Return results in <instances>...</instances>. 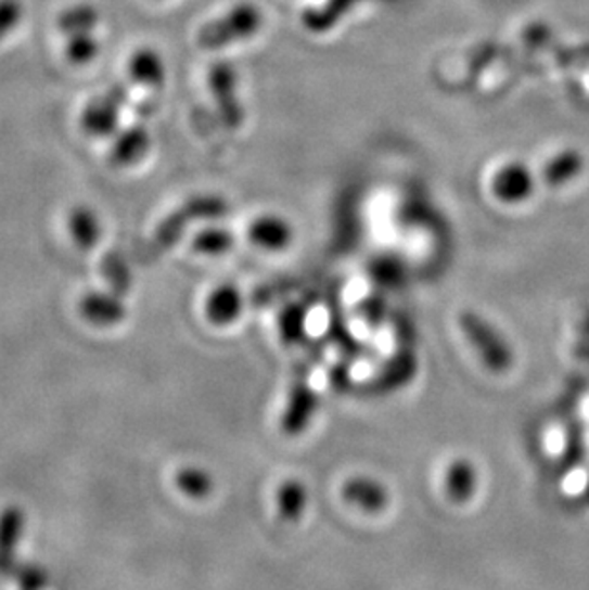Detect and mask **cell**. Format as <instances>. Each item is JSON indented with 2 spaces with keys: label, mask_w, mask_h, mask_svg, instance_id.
<instances>
[{
  "label": "cell",
  "mask_w": 589,
  "mask_h": 590,
  "mask_svg": "<svg viewBox=\"0 0 589 590\" xmlns=\"http://www.w3.org/2000/svg\"><path fill=\"white\" fill-rule=\"evenodd\" d=\"M343 497L348 503L368 512H380L387 504V491L380 482L366 476H356L348 479L343 486Z\"/></svg>",
  "instance_id": "cell-12"
},
{
  "label": "cell",
  "mask_w": 589,
  "mask_h": 590,
  "mask_svg": "<svg viewBox=\"0 0 589 590\" xmlns=\"http://www.w3.org/2000/svg\"><path fill=\"white\" fill-rule=\"evenodd\" d=\"M100 56V40L94 33L73 35L65 39V57L73 65H89Z\"/></svg>",
  "instance_id": "cell-20"
},
{
  "label": "cell",
  "mask_w": 589,
  "mask_h": 590,
  "mask_svg": "<svg viewBox=\"0 0 589 590\" xmlns=\"http://www.w3.org/2000/svg\"><path fill=\"white\" fill-rule=\"evenodd\" d=\"M460 325L463 333L478 351V356L485 361L486 368L492 371H503L509 365V350L496 329L476 316L475 311H463L460 316Z\"/></svg>",
  "instance_id": "cell-4"
},
{
  "label": "cell",
  "mask_w": 589,
  "mask_h": 590,
  "mask_svg": "<svg viewBox=\"0 0 589 590\" xmlns=\"http://www.w3.org/2000/svg\"><path fill=\"white\" fill-rule=\"evenodd\" d=\"M534 180L530 170L521 163H508L494 175V197L503 203H521L533 192Z\"/></svg>",
  "instance_id": "cell-9"
},
{
  "label": "cell",
  "mask_w": 589,
  "mask_h": 590,
  "mask_svg": "<svg viewBox=\"0 0 589 590\" xmlns=\"http://www.w3.org/2000/svg\"><path fill=\"white\" fill-rule=\"evenodd\" d=\"M243 298L240 288L234 285H220L210 293L205 304V313L215 325H228L240 318Z\"/></svg>",
  "instance_id": "cell-13"
},
{
  "label": "cell",
  "mask_w": 589,
  "mask_h": 590,
  "mask_svg": "<svg viewBox=\"0 0 589 590\" xmlns=\"http://www.w3.org/2000/svg\"><path fill=\"white\" fill-rule=\"evenodd\" d=\"M25 512L10 504L0 512V577H14L17 566V547L24 539Z\"/></svg>",
  "instance_id": "cell-6"
},
{
  "label": "cell",
  "mask_w": 589,
  "mask_h": 590,
  "mask_svg": "<svg viewBox=\"0 0 589 590\" xmlns=\"http://www.w3.org/2000/svg\"><path fill=\"white\" fill-rule=\"evenodd\" d=\"M69 232L77 247L89 248L97 247L98 241L102 238V226L94 210L89 207H75L69 215Z\"/></svg>",
  "instance_id": "cell-17"
},
{
  "label": "cell",
  "mask_w": 589,
  "mask_h": 590,
  "mask_svg": "<svg viewBox=\"0 0 589 590\" xmlns=\"http://www.w3.org/2000/svg\"><path fill=\"white\" fill-rule=\"evenodd\" d=\"M14 579L22 589L27 590L42 589L49 585V574L41 566H35V564L17 566Z\"/></svg>",
  "instance_id": "cell-24"
},
{
  "label": "cell",
  "mask_w": 589,
  "mask_h": 590,
  "mask_svg": "<svg viewBox=\"0 0 589 590\" xmlns=\"http://www.w3.org/2000/svg\"><path fill=\"white\" fill-rule=\"evenodd\" d=\"M152 150V134L144 125H132L114 136L110 150V163L117 168L135 167L148 157Z\"/></svg>",
  "instance_id": "cell-8"
},
{
  "label": "cell",
  "mask_w": 589,
  "mask_h": 590,
  "mask_svg": "<svg viewBox=\"0 0 589 590\" xmlns=\"http://www.w3.org/2000/svg\"><path fill=\"white\" fill-rule=\"evenodd\" d=\"M445 487L446 493L453 501L463 503L469 501V497L475 493L476 489V471L473 464L465 461V459H458L453 461L445 474Z\"/></svg>",
  "instance_id": "cell-16"
},
{
  "label": "cell",
  "mask_w": 589,
  "mask_h": 590,
  "mask_svg": "<svg viewBox=\"0 0 589 590\" xmlns=\"http://www.w3.org/2000/svg\"><path fill=\"white\" fill-rule=\"evenodd\" d=\"M210 94L215 98L220 117L228 127H240L243 120V107L238 97V75L228 64L210 67Z\"/></svg>",
  "instance_id": "cell-5"
},
{
  "label": "cell",
  "mask_w": 589,
  "mask_h": 590,
  "mask_svg": "<svg viewBox=\"0 0 589 590\" xmlns=\"http://www.w3.org/2000/svg\"><path fill=\"white\" fill-rule=\"evenodd\" d=\"M100 271H102V278L107 281L110 291H114L119 296L129 295L132 288V273L121 253L110 251L100 262Z\"/></svg>",
  "instance_id": "cell-18"
},
{
  "label": "cell",
  "mask_w": 589,
  "mask_h": 590,
  "mask_svg": "<svg viewBox=\"0 0 589 590\" xmlns=\"http://www.w3.org/2000/svg\"><path fill=\"white\" fill-rule=\"evenodd\" d=\"M303 320H305V318H303V313H300L299 310L293 311V313H287V316H283V333H291L293 336L299 335L300 331H303Z\"/></svg>",
  "instance_id": "cell-25"
},
{
  "label": "cell",
  "mask_w": 589,
  "mask_h": 590,
  "mask_svg": "<svg viewBox=\"0 0 589 590\" xmlns=\"http://www.w3.org/2000/svg\"><path fill=\"white\" fill-rule=\"evenodd\" d=\"M265 16L257 4L238 2L227 14L210 20L197 33V44L205 50L227 49L230 44L255 37L263 29Z\"/></svg>",
  "instance_id": "cell-1"
},
{
  "label": "cell",
  "mask_w": 589,
  "mask_h": 590,
  "mask_svg": "<svg viewBox=\"0 0 589 590\" xmlns=\"http://www.w3.org/2000/svg\"><path fill=\"white\" fill-rule=\"evenodd\" d=\"M249 240L267 251H282L293 241V228L280 216L265 215L253 220L249 226Z\"/></svg>",
  "instance_id": "cell-11"
},
{
  "label": "cell",
  "mask_w": 589,
  "mask_h": 590,
  "mask_svg": "<svg viewBox=\"0 0 589 590\" xmlns=\"http://www.w3.org/2000/svg\"><path fill=\"white\" fill-rule=\"evenodd\" d=\"M234 245V235L225 228H207L197 233L194 240V248L202 255H225Z\"/></svg>",
  "instance_id": "cell-21"
},
{
  "label": "cell",
  "mask_w": 589,
  "mask_h": 590,
  "mask_svg": "<svg viewBox=\"0 0 589 590\" xmlns=\"http://www.w3.org/2000/svg\"><path fill=\"white\" fill-rule=\"evenodd\" d=\"M227 213V207L222 201L217 197H195L188 201L184 207L172 213V215L163 220L162 226L157 228L154 235V245L157 251L172 247L180 235L184 232L188 222L192 220H207V218H218Z\"/></svg>",
  "instance_id": "cell-3"
},
{
  "label": "cell",
  "mask_w": 589,
  "mask_h": 590,
  "mask_svg": "<svg viewBox=\"0 0 589 590\" xmlns=\"http://www.w3.org/2000/svg\"><path fill=\"white\" fill-rule=\"evenodd\" d=\"M79 313L82 320L89 321L98 328H112L119 325L127 318V306L123 303V296L114 291H90L82 296L79 303Z\"/></svg>",
  "instance_id": "cell-7"
},
{
  "label": "cell",
  "mask_w": 589,
  "mask_h": 590,
  "mask_svg": "<svg viewBox=\"0 0 589 590\" xmlns=\"http://www.w3.org/2000/svg\"><path fill=\"white\" fill-rule=\"evenodd\" d=\"M100 10L92 2H75L72 7L62 10L57 16L56 25L60 33L67 37L82 35V33H94L100 24Z\"/></svg>",
  "instance_id": "cell-14"
},
{
  "label": "cell",
  "mask_w": 589,
  "mask_h": 590,
  "mask_svg": "<svg viewBox=\"0 0 589 590\" xmlns=\"http://www.w3.org/2000/svg\"><path fill=\"white\" fill-rule=\"evenodd\" d=\"M177 486L188 497L203 499L213 491V478H210L209 472L190 466V469L178 472Z\"/></svg>",
  "instance_id": "cell-22"
},
{
  "label": "cell",
  "mask_w": 589,
  "mask_h": 590,
  "mask_svg": "<svg viewBox=\"0 0 589 590\" xmlns=\"http://www.w3.org/2000/svg\"><path fill=\"white\" fill-rule=\"evenodd\" d=\"M360 2L362 0H325L320 7L305 12L303 24L312 33L330 31Z\"/></svg>",
  "instance_id": "cell-15"
},
{
  "label": "cell",
  "mask_w": 589,
  "mask_h": 590,
  "mask_svg": "<svg viewBox=\"0 0 589 590\" xmlns=\"http://www.w3.org/2000/svg\"><path fill=\"white\" fill-rule=\"evenodd\" d=\"M276 503H278V511L283 518L297 520L307 506V489L300 482L290 479L278 489Z\"/></svg>",
  "instance_id": "cell-19"
},
{
  "label": "cell",
  "mask_w": 589,
  "mask_h": 590,
  "mask_svg": "<svg viewBox=\"0 0 589 590\" xmlns=\"http://www.w3.org/2000/svg\"><path fill=\"white\" fill-rule=\"evenodd\" d=\"M127 75L132 85L142 88H162L167 80V64L162 54L152 47L135 50L127 65Z\"/></svg>",
  "instance_id": "cell-10"
},
{
  "label": "cell",
  "mask_w": 589,
  "mask_h": 590,
  "mask_svg": "<svg viewBox=\"0 0 589 590\" xmlns=\"http://www.w3.org/2000/svg\"><path fill=\"white\" fill-rule=\"evenodd\" d=\"M127 100H129V88L123 82H115L100 97L92 98L81 113L82 132L98 140L114 138L117 134V128L121 125L123 107L127 104Z\"/></svg>",
  "instance_id": "cell-2"
},
{
  "label": "cell",
  "mask_w": 589,
  "mask_h": 590,
  "mask_svg": "<svg viewBox=\"0 0 589 590\" xmlns=\"http://www.w3.org/2000/svg\"><path fill=\"white\" fill-rule=\"evenodd\" d=\"M24 16L25 10L22 0H0V44L16 31Z\"/></svg>",
  "instance_id": "cell-23"
}]
</instances>
